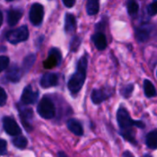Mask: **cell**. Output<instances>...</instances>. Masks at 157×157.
<instances>
[{"instance_id":"1","label":"cell","mask_w":157,"mask_h":157,"mask_svg":"<svg viewBox=\"0 0 157 157\" xmlns=\"http://www.w3.org/2000/svg\"><path fill=\"white\" fill-rule=\"evenodd\" d=\"M117 122L120 127L121 135L132 144H137L133 127L139 129H144L145 124L142 121H134L132 119L130 113L124 107H120L117 111Z\"/></svg>"},{"instance_id":"2","label":"cell","mask_w":157,"mask_h":157,"mask_svg":"<svg viewBox=\"0 0 157 157\" xmlns=\"http://www.w3.org/2000/svg\"><path fill=\"white\" fill-rule=\"evenodd\" d=\"M86 69H87V56H82L78 63L75 73L71 76L68 81V89L73 95H76L82 89L86 77Z\"/></svg>"},{"instance_id":"3","label":"cell","mask_w":157,"mask_h":157,"mask_svg":"<svg viewBox=\"0 0 157 157\" xmlns=\"http://www.w3.org/2000/svg\"><path fill=\"white\" fill-rule=\"evenodd\" d=\"M38 113L39 115L46 120H51L55 116V107L53 102L47 98H42L38 105Z\"/></svg>"},{"instance_id":"4","label":"cell","mask_w":157,"mask_h":157,"mask_svg":"<svg viewBox=\"0 0 157 157\" xmlns=\"http://www.w3.org/2000/svg\"><path fill=\"white\" fill-rule=\"evenodd\" d=\"M6 39L12 44L25 41L29 39V29L26 26H22L17 29L9 31L6 35Z\"/></svg>"},{"instance_id":"5","label":"cell","mask_w":157,"mask_h":157,"mask_svg":"<svg viewBox=\"0 0 157 157\" xmlns=\"http://www.w3.org/2000/svg\"><path fill=\"white\" fill-rule=\"evenodd\" d=\"M43 17H44V8H43L42 5L39 4V3L33 4L29 10L30 22L35 26H39L41 24V22L43 20Z\"/></svg>"},{"instance_id":"6","label":"cell","mask_w":157,"mask_h":157,"mask_svg":"<svg viewBox=\"0 0 157 157\" xmlns=\"http://www.w3.org/2000/svg\"><path fill=\"white\" fill-rule=\"evenodd\" d=\"M112 93H113V91L108 87L94 89L91 93V100L96 105L101 104L105 100L109 99L112 96Z\"/></svg>"},{"instance_id":"7","label":"cell","mask_w":157,"mask_h":157,"mask_svg":"<svg viewBox=\"0 0 157 157\" xmlns=\"http://www.w3.org/2000/svg\"><path fill=\"white\" fill-rule=\"evenodd\" d=\"M3 127L7 134L10 136H18L21 133V130L18 124L10 117H5L3 119Z\"/></svg>"},{"instance_id":"8","label":"cell","mask_w":157,"mask_h":157,"mask_svg":"<svg viewBox=\"0 0 157 157\" xmlns=\"http://www.w3.org/2000/svg\"><path fill=\"white\" fill-rule=\"evenodd\" d=\"M61 60H62L61 52L58 49L53 48L50 51L48 58L44 61L43 65L46 69H51V68H53L54 66L58 65L61 63Z\"/></svg>"},{"instance_id":"9","label":"cell","mask_w":157,"mask_h":157,"mask_svg":"<svg viewBox=\"0 0 157 157\" xmlns=\"http://www.w3.org/2000/svg\"><path fill=\"white\" fill-rule=\"evenodd\" d=\"M38 96H39L38 91L33 89L31 86H28L23 90V93L21 96V101L25 105L34 104L38 99Z\"/></svg>"},{"instance_id":"10","label":"cell","mask_w":157,"mask_h":157,"mask_svg":"<svg viewBox=\"0 0 157 157\" xmlns=\"http://www.w3.org/2000/svg\"><path fill=\"white\" fill-rule=\"evenodd\" d=\"M151 26L148 24H144L140 27H138L135 29V37L138 41L144 42L146 41L151 34Z\"/></svg>"},{"instance_id":"11","label":"cell","mask_w":157,"mask_h":157,"mask_svg":"<svg viewBox=\"0 0 157 157\" xmlns=\"http://www.w3.org/2000/svg\"><path fill=\"white\" fill-rule=\"evenodd\" d=\"M58 84V76L53 73H46L42 75L40 79V86L43 88H49L55 86Z\"/></svg>"},{"instance_id":"12","label":"cell","mask_w":157,"mask_h":157,"mask_svg":"<svg viewBox=\"0 0 157 157\" xmlns=\"http://www.w3.org/2000/svg\"><path fill=\"white\" fill-rule=\"evenodd\" d=\"M67 128L72 133L76 136H82L84 134V129L82 124L75 119H71L67 121Z\"/></svg>"},{"instance_id":"13","label":"cell","mask_w":157,"mask_h":157,"mask_svg":"<svg viewBox=\"0 0 157 157\" xmlns=\"http://www.w3.org/2000/svg\"><path fill=\"white\" fill-rule=\"evenodd\" d=\"M92 40L98 50L103 51L107 48V45H108L107 39H106V36L102 32H98L94 34L92 37Z\"/></svg>"},{"instance_id":"14","label":"cell","mask_w":157,"mask_h":157,"mask_svg":"<svg viewBox=\"0 0 157 157\" xmlns=\"http://www.w3.org/2000/svg\"><path fill=\"white\" fill-rule=\"evenodd\" d=\"M6 78L10 81V82H18L20 77H21V70L18 66L17 65H12L8 68V70L6 71Z\"/></svg>"},{"instance_id":"15","label":"cell","mask_w":157,"mask_h":157,"mask_svg":"<svg viewBox=\"0 0 157 157\" xmlns=\"http://www.w3.org/2000/svg\"><path fill=\"white\" fill-rule=\"evenodd\" d=\"M22 17V11L19 9H10L7 13V23L9 26H15Z\"/></svg>"},{"instance_id":"16","label":"cell","mask_w":157,"mask_h":157,"mask_svg":"<svg viewBox=\"0 0 157 157\" xmlns=\"http://www.w3.org/2000/svg\"><path fill=\"white\" fill-rule=\"evenodd\" d=\"M64 29L67 33H72L76 29V20L75 16L72 14H66L65 16V24H64Z\"/></svg>"},{"instance_id":"17","label":"cell","mask_w":157,"mask_h":157,"mask_svg":"<svg viewBox=\"0 0 157 157\" xmlns=\"http://www.w3.org/2000/svg\"><path fill=\"white\" fill-rule=\"evenodd\" d=\"M145 143L148 148L152 150L157 149V129L150 132L145 138Z\"/></svg>"},{"instance_id":"18","label":"cell","mask_w":157,"mask_h":157,"mask_svg":"<svg viewBox=\"0 0 157 157\" xmlns=\"http://www.w3.org/2000/svg\"><path fill=\"white\" fill-rule=\"evenodd\" d=\"M144 94L147 98H154V97H156L157 92L154 84L148 80V79H145L144 82Z\"/></svg>"},{"instance_id":"19","label":"cell","mask_w":157,"mask_h":157,"mask_svg":"<svg viewBox=\"0 0 157 157\" xmlns=\"http://www.w3.org/2000/svg\"><path fill=\"white\" fill-rule=\"evenodd\" d=\"M99 11V0H87L86 2V12L90 16L98 14Z\"/></svg>"},{"instance_id":"20","label":"cell","mask_w":157,"mask_h":157,"mask_svg":"<svg viewBox=\"0 0 157 157\" xmlns=\"http://www.w3.org/2000/svg\"><path fill=\"white\" fill-rule=\"evenodd\" d=\"M127 10L130 16H136L139 11V5L137 0H127Z\"/></svg>"},{"instance_id":"21","label":"cell","mask_w":157,"mask_h":157,"mask_svg":"<svg viewBox=\"0 0 157 157\" xmlns=\"http://www.w3.org/2000/svg\"><path fill=\"white\" fill-rule=\"evenodd\" d=\"M13 144L17 147V148H19V149H23L27 146L28 144V141L27 139L22 136V135H18V136H16L13 140Z\"/></svg>"},{"instance_id":"22","label":"cell","mask_w":157,"mask_h":157,"mask_svg":"<svg viewBox=\"0 0 157 157\" xmlns=\"http://www.w3.org/2000/svg\"><path fill=\"white\" fill-rule=\"evenodd\" d=\"M35 60H36V56L34 54H29L25 58V60L23 62V69L25 72H28L31 68Z\"/></svg>"},{"instance_id":"23","label":"cell","mask_w":157,"mask_h":157,"mask_svg":"<svg viewBox=\"0 0 157 157\" xmlns=\"http://www.w3.org/2000/svg\"><path fill=\"white\" fill-rule=\"evenodd\" d=\"M133 88H134V86L132 84H129V85H126L125 86H123L121 90V96L125 98H129L132 94V91H133Z\"/></svg>"},{"instance_id":"24","label":"cell","mask_w":157,"mask_h":157,"mask_svg":"<svg viewBox=\"0 0 157 157\" xmlns=\"http://www.w3.org/2000/svg\"><path fill=\"white\" fill-rule=\"evenodd\" d=\"M148 14L150 16H155L157 15V0H154L147 7Z\"/></svg>"},{"instance_id":"25","label":"cell","mask_w":157,"mask_h":157,"mask_svg":"<svg viewBox=\"0 0 157 157\" xmlns=\"http://www.w3.org/2000/svg\"><path fill=\"white\" fill-rule=\"evenodd\" d=\"M9 64V59L6 56H0V73L7 68Z\"/></svg>"},{"instance_id":"26","label":"cell","mask_w":157,"mask_h":157,"mask_svg":"<svg viewBox=\"0 0 157 157\" xmlns=\"http://www.w3.org/2000/svg\"><path fill=\"white\" fill-rule=\"evenodd\" d=\"M6 99H7V96L5 90L0 86V107L5 106V104L6 103Z\"/></svg>"},{"instance_id":"27","label":"cell","mask_w":157,"mask_h":157,"mask_svg":"<svg viewBox=\"0 0 157 157\" xmlns=\"http://www.w3.org/2000/svg\"><path fill=\"white\" fill-rule=\"evenodd\" d=\"M6 153V142L0 139V155H5Z\"/></svg>"},{"instance_id":"28","label":"cell","mask_w":157,"mask_h":157,"mask_svg":"<svg viewBox=\"0 0 157 157\" xmlns=\"http://www.w3.org/2000/svg\"><path fill=\"white\" fill-rule=\"evenodd\" d=\"M79 44H80V40L78 38H75L71 43V50L75 52L77 49V47L79 46Z\"/></svg>"},{"instance_id":"29","label":"cell","mask_w":157,"mask_h":157,"mask_svg":"<svg viewBox=\"0 0 157 157\" xmlns=\"http://www.w3.org/2000/svg\"><path fill=\"white\" fill-rule=\"evenodd\" d=\"M63 3L66 7H73L75 4V0H63Z\"/></svg>"},{"instance_id":"30","label":"cell","mask_w":157,"mask_h":157,"mask_svg":"<svg viewBox=\"0 0 157 157\" xmlns=\"http://www.w3.org/2000/svg\"><path fill=\"white\" fill-rule=\"evenodd\" d=\"M58 156L59 157H67V155H66L64 153H63V152H60V153L58 154Z\"/></svg>"},{"instance_id":"31","label":"cell","mask_w":157,"mask_h":157,"mask_svg":"<svg viewBox=\"0 0 157 157\" xmlns=\"http://www.w3.org/2000/svg\"><path fill=\"white\" fill-rule=\"evenodd\" d=\"M2 23H3V14H2V12L0 11V27H1Z\"/></svg>"},{"instance_id":"32","label":"cell","mask_w":157,"mask_h":157,"mask_svg":"<svg viewBox=\"0 0 157 157\" xmlns=\"http://www.w3.org/2000/svg\"><path fill=\"white\" fill-rule=\"evenodd\" d=\"M143 157H152V155H144Z\"/></svg>"},{"instance_id":"33","label":"cell","mask_w":157,"mask_h":157,"mask_svg":"<svg viewBox=\"0 0 157 157\" xmlns=\"http://www.w3.org/2000/svg\"><path fill=\"white\" fill-rule=\"evenodd\" d=\"M6 1H12V0H6Z\"/></svg>"},{"instance_id":"34","label":"cell","mask_w":157,"mask_h":157,"mask_svg":"<svg viewBox=\"0 0 157 157\" xmlns=\"http://www.w3.org/2000/svg\"><path fill=\"white\" fill-rule=\"evenodd\" d=\"M156 76H157V72H156Z\"/></svg>"}]
</instances>
